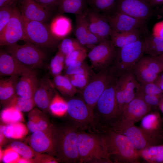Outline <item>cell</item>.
Listing matches in <instances>:
<instances>
[{"mask_svg":"<svg viewBox=\"0 0 163 163\" xmlns=\"http://www.w3.org/2000/svg\"><path fill=\"white\" fill-rule=\"evenodd\" d=\"M117 77L102 93L93 110V128L95 132L101 133L111 129L119 122L120 113L116 97Z\"/></svg>","mask_w":163,"mask_h":163,"instance_id":"1","label":"cell"},{"mask_svg":"<svg viewBox=\"0 0 163 163\" xmlns=\"http://www.w3.org/2000/svg\"><path fill=\"white\" fill-rule=\"evenodd\" d=\"M102 134L107 154L111 163H138L137 151L125 135L111 129Z\"/></svg>","mask_w":163,"mask_h":163,"instance_id":"2","label":"cell"},{"mask_svg":"<svg viewBox=\"0 0 163 163\" xmlns=\"http://www.w3.org/2000/svg\"><path fill=\"white\" fill-rule=\"evenodd\" d=\"M79 130L72 123L53 126L55 155L59 160L66 163L78 162L77 141Z\"/></svg>","mask_w":163,"mask_h":163,"instance_id":"3","label":"cell"},{"mask_svg":"<svg viewBox=\"0 0 163 163\" xmlns=\"http://www.w3.org/2000/svg\"><path fill=\"white\" fill-rule=\"evenodd\" d=\"M78 163H111L101 133L79 130L78 137Z\"/></svg>","mask_w":163,"mask_h":163,"instance_id":"4","label":"cell"},{"mask_svg":"<svg viewBox=\"0 0 163 163\" xmlns=\"http://www.w3.org/2000/svg\"><path fill=\"white\" fill-rule=\"evenodd\" d=\"M145 51L144 40L140 39L120 48L116 52L114 64L111 67L116 75L118 77L133 70Z\"/></svg>","mask_w":163,"mask_h":163,"instance_id":"5","label":"cell"},{"mask_svg":"<svg viewBox=\"0 0 163 163\" xmlns=\"http://www.w3.org/2000/svg\"><path fill=\"white\" fill-rule=\"evenodd\" d=\"M116 77L111 67L103 69L90 77L87 85L81 90L82 98L93 111L102 93Z\"/></svg>","mask_w":163,"mask_h":163,"instance_id":"6","label":"cell"},{"mask_svg":"<svg viewBox=\"0 0 163 163\" xmlns=\"http://www.w3.org/2000/svg\"><path fill=\"white\" fill-rule=\"evenodd\" d=\"M22 17L25 42L38 47L50 48L56 45L58 40L53 35L49 27L44 22L29 20L22 15Z\"/></svg>","mask_w":163,"mask_h":163,"instance_id":"7","label":"cell"},{"mask_svg":"<svg viewBox=\"0 0 163 163\" xmlns=\"http://www.w3.org/2000/svg\"><path fill=\"white\" fill-rule=\"evenodd\" d=\"M7 51L19 62L32 69L42 67L46 58L44 53L39 47L29 42L23 45L16 43L7 46Z\"/></svg>","mask_w":163,"mask_h":163,"instance_id":"8","label":"cell"},{"mask_svg":"<svg viewBox=\"0 0 163 163\" xmlns=\"http://www.w3.org/2000/svg\"><path fill=\"white\" fill-rule=\"evenodd\" d=\"M115 91L120 114L123 107L136 97L140 92L139 83L133 70L117 77Z\"/></svg>","mask_w":163,"mask_h":163,"instance_id":"9","label":"cell"},{"mask_svg":"<svg viewBox=\"0 0 163 163\" xmlns=\"http://www.w3.org/2000/svg\"><path fill=\"white\" fill-rule=\"evenodd\" d=\"M111 130L126 136L137 151L157 145L159 142L158 133L148 131L135 124L117 126Z\"/></svg>","mask_w":163,"mask_h":163,"instance_id":"10","label":"cell"},{"mask_svg":"<svg viewBox=\"0 0 163 163\" xmlns=\"http://www.w3.org/2000/svg\"><path fill=\"white\" fill-rule=\"evenodd\" d=\"M67 113L72 123L80 130L93 128V111L82 98L74 97L67 101Z\"/></svg>","mask_w":163,"mask_h":163,"instance_id":"11","label":"cell"},{"mask_svg":"<svg viewBox=\"0 0 163 163\" xmlns=\"http://www.w3.org/2000/svg\"><path fill=\"white\" fill-rule=\"evenodd\" d=\"M21 40H26L24 24L21 11L15 6L11 19L0 34V45L8 46Z\"/></svg>","mask_w":163,"mask_h":163,"instance_id":"12","label":"cell"},{"mask_svg":"<svg viewBox=\"0 0 163 163\" xmlns=\"http://www.w3.org/2000/svg\"><path fill=\"white\" fill-rule=\"evenodd\" d=\"M151 109L138 94L123 107L119 120L113 128L117 126L135 124L149 113Z\"/></svg>","mask_w":163,"mask_h":163,"instance_id":"13","label":"cell"},{"mask_svg":"<svg viewBox=\"0 0 163 163\" xmlns=\"http://www.w3.org/2000/svg\"><path fill=\"white\" fill-rule=\"evenodd\" d=\"M117 11L145 22L152 15L153 7L149 0H117Z\"/></svg>","mask_w":163,"mask_h":163,"instance_id":"14","label":"cell"},{"mask_svg":"<svg viewBox=\"0 0 163 163\" xmlns=\"http://www.w3.org/2000/svg\"><path fill=\"white\" fill-rule=\"evenodd\" d=\"M116 52L111 41L107 39L93 47L88 57L93 67L104 69L114 61Z\"/></svg>","mask_w":163,"mask_h":163,"instance_id":"15","label":"cell"},{"mask_svg":"<svg viewBox=\"0 0 163 163\" xmlns=\"http://www.w3.org/2000/svg\"><path fill=\"white\" fill-rule=\"evenodd\" d=\"M53 128L32 133L29 142L35 152L56 155Z\"/></svg>","mask_w":163,"mask_h":163,"instance_id":"16","label":"cell"},{"mask_svg":"<svg viewBox=\"0 0 163 163\" xmlns=\"http://www.w3.org/2000/svg\"><path fill=\"white\" fill-rule=\"evenodd\" d=\"M105 17L112 30L117 32L140 30L145 22L117 11L112 15H108Z\"/></svg>","mask_w":163,"mask_h":163,"instance_id":"17","label":"cell"},{"mask_svg":"<svg viewBox=\"0 0 163 163\" xmlns=\"http://www.w3.org/2000/svg\"><path fill=\"white\" fill-rule=\"evenodd\" d=\"M34 71L23 64L11 54L1 51L0 53L1 75L20 76Z\"/></svg>","mask_w":163,"mask_h":163,"instance_id":"18","label":"cell"},{"mask_svg":"<svg viewBox=\"0 0 163 163\" xmlns=\"http://www.w3.org/2000/svg\"><path fill=\"white\" fill-rule=\"evenodd\" d=\"M20 10L22 16L30 20L44 22L50 16L49 7L34 0H20Z\"/></svg>","mask_w":163,"mask_h":163,"instance_id":"19","label":"cell"},{"mask_svg":"<svg viewBox=\"0 0 163 163\" xmlns=\"http://www.w3.org/2000/svg\"><path fill=\"white\" fill-rule=\"evenodd\" d=\"M52 86L49 80L43 79L39 83L34 94L33 98L36 105L43 111L49 110L50 102L55 95Z\"/></svg>","mask_w":163,"mask_h":163,"instance_id":"20","label":"cell"},{"mask_svg":"<svg viewBox=\"0 0 163 163\" xmlns=\"http://www.w3.org/2000/svg\"><path fill=\"white\" fill-rule=\"evenodd\" d=\"M16 86V94L26 99L33 98L39 82L35 72L20 76Z\"/></svg>","mask_w":163,"mask_h":163,"instance_id":"21","label":"cell"},{"mask_svg":"<svg viewBox=\"0 0 163 163\" xmlns=\"http://www.w3.org/2000/svg\"><path fill=\"white\" fill-rule=\"evenodd\" d=\"M53 126L51 125L44 113L39 109H33L29 113L27 126L31 133L46 130Z\"/></svg>","mask_w":163,"mask_h":163,"instance_id":"22","label":"cell"},{"mask_svg":"<svg viewBox=\"0 0 163 163\" xmlns=\"http://www.w3.org/2000/svg\"><path fill=\"white\" fill-rule=\"evenodd\" d=\"M49 27L53 35L58 40L64 38L71 32L72 29L71 20L62 15L54 18Z\"/></svg>","mask_w":163,"mask_h":163,"instance_id":"23","label":"cell"},{"mask_svg":"<svg viewBox=\"0 0 163 163\" xmlns=\"http://www.w3.org/2000/svg\"><path fill=\"white\" fill-rule=\"evenodd\" d=\"M110 36L111 41L115 47L122 48L140 39L139 30L121 32L111 30Z\"/></svg>","mask_w":163,"mask_h":163,"instance_id":"24","label":"cell"},{"mask_svg":"<svg viewBox=\"0 0 163 163\" xmlns=\"http://www.w3.org/2000/svg\"><path fill=\"white\" fill-rule=\"evenodd\" d=\"M18 76H10L8 78L0 81V100L1 103L5 104L16 93V86Z\"/></svg>","mask_w":163,"mask_h":163,"instance_id":"25","label":"cell"},{"mask_svg":"<svg viewBox=\"0 0 163 163\" xmlns=\"http://www.w3.org/2000/svg\"><path fill=\"white\" fill-rule=\"evenodd\" d=\"M28 128L21 122L1 125L0 131L5 137L20 139L25 137L28 133Z\"/></svg>","mask_w":163,"mask_h":163,"instance_id":"26","label":"cell"},{"mask_svg":"<svg viewBox=\"0 0 163 163\" xmlns=\"http://www.w3.org/2000/svg\"><path fill=\"white\" fill-rule=\"evenodd\" d=\"M138 154L148 162L163 163V145H155L137 151Z\"/></svg>","mask_w":163,"mask_h":163,"instance_id":"27","label":"cell"},{"mask_svg":"<svg viewBox=\"0 0 163 163\" xmlns=\"http://www.w3.org/2000/svg\"><path fill=\"white\" fill-rule=\"evenodd\" d=\"M53 86L63 95L72 97L77 92L76 88L71 83L66 75H60L54 77L53 80Z\"/></svg>","mask_w":163,"mask_h":163,"instance_id":"28","label":"cell"},{"mask_svg":"<svg viewBox=\"0 0 163 163\" xmlns=\"http://www.w3.org/2000/svg\"><path fill=\"white\" fill-rule=\"evenodd\" d=\"M85 0H59L57 5L61 12L78 15L85 13Z\"/></svg>","mask_w":163,"mask_h":163,"instance_id":"29","label":"cell"},{"mask_svg":"<svg viewBox=\"0 0 163 163\" xmlns=\"http://www.w3.org/2000/svg\"><path fill=\"white\" fill-rule=\"evenodd\" d=\"M145 53L150 56L156 57L163 54V38L152 34L144 40Z\"/></svg>","mask_w":163,"mask_h":163,"instance_id":"30","label":"cell"},{"mask_svg":"<svg viewBox=\"0 0 163 163\" xmlns=\"http://www.w3.org/2000/svg\"><path fill=\"white\" fill-rule=\"evenodd\" d=\"M133 71L139 83L154 82L158 75L146 67L139 60L135 66Z\"/></svg>","mask_w":163,"mask_h":163,"instance_id":"31","label":"cell"},{"mask_svg":"<svg viewBox=\"0 0 163 163\" xmlns=\"http://www.w3.org/2000/svg\"><path fill=\"white\" fill-rule=\"evenodd\" d=\"M86 14L76 15L75 36L77 40L83 46H86V39L89 31Z\"/></svg>","mask_w":163,"mask_h":163,"instance_id":"32","label":"cell"},{"mask_svg":"<svg viewBox=\"0 0 163 163\" xmlns=\"http://www.w3.org/2000/svg\"><path fill=\"white\" fill-rule=\"evenodd\" d=\"M5 104L7 106L12 107L21 112H24L30 111L36 105L33 98L25 99L16 93Z\"/></svg>","mask_w":163,"mask_h":163,"instance_id":"33","label":"cell"},{"mask_svg":"<svg viewBox=\"0 0 163 163\" xmlns=\"http://www.w3.org/2000/svg\"><path fill=\"white\" fill-rule=\"evenodd\" d=\"M67 101L59 94H55L49 108L51 113L55 116L61 117L67 113Z\"/></svg>","mask_w":163,"mask_h":163,"instance_id":"34","label":"cell"},{"mask_svg":"<svg viewBox=\"0 0 163 163\" xmlns=\"http://www.w3.org/2000/svg\"><path fill=\"white\" fill-rule=\"evenodd\" d=\"M1 119L3 123L9 124L21 122L24 120L22 112L14 107L7 106L1 113Z\"/></svg>","mask_w":163,"mask_h":163,"instance_id":"35","label":"cell"},{"mask_svg":"<svg viewBox=\"0 0 163 163\" xmlns=\"http://www.w3.org/2000/svg\"><path fill=\"white\" fill-rule=\"evenodd\" d=\"M160 125L159 117L157 113H148L142 119L141 127L148 131L158 133Z\"/></svg>","mask_w":163,"mask_h":163,"instance_id":"36","label":"cell"},{"mask_svg":"<svg viewBox=\"0 0 163 163\" xmlns=\"http://www.w3.org/2000/svg\"><path fill=\"white\" fill-rule=\"evenodd\" d=\"M85 48L77 40L66 38H64L61 42L59 51L66 56L75 50Z\"/></svg>","mask_w":163,"mask_h":163,"instance_id":"37","label":"cell"},{"mask_svg":"<svg viewBox=\"0 0 163 163\" xmlns=\"http://www.w3.org/2000/svg\"><path fill=\"white\" fill-rule=\"evenodd\" d=\"M97 36L102 41L108 39L111 28L105 16L97 14Z\"/></svg>","mask_w":163,"mask_h":163,"instance_id":"38","label":"cell"},{"mask_svg":"<svg viewBox=\"0 0 163 163\" xmlns=\"http://www.w3.org/2000/svg\"><path fill=\"white\" fill-rule=\"evenodd\" d=\"M65 59V56L59 51L52 59L50 69L51 73L54 76L60 75L63 70Z\"/></svg>","mask_w":163,"mask_h":163,"instance_id":"39","label":"cell"},{"mask_svg":"<svg viewBox=\"0 0 163 163\" xmlns=\"http://www.w3.org/2000/svg\"><path fill=\"white\" fill-rule=\"evenodd\" d=\"M10 147L16 151L22 157L29 159H33L36 152L31 147L26 144L19 141H14L11 143Z\"/></svg>","mask_w":163,"mask_h":163,"instance_id":"40","label":"cell"},{"mask_svg":"<svg viewBox=\"0 0 163 163\" xmlns=\"http://www.w3.org/2000/svg\"><path fill=\"white\" fill-rule=\"evenodd\" d=\"M117 0H88L96 10L108 13L115 8Z\"/></svg>","mask_w":163,"mask_h":163,"instance_id":"41","label":"cell"},{"mask_svg":"<svg viewBox=\"0 0 163 163\" xmlns=\"http://www.w3.org/2000/svg\"><path fill=\"white\" fill-rule=\"evenodd\" d=\"M15 4L0 8V34L4 31L12 16Z\"/></svg>","mask_w":163,"mask_h":163,"instance_id":"42","label":"cell"},{"mask_svg":"<svg viewBox=\"0 0 163 163\" xmlns=\"http://www.w3.org/2000/svg\"><path fill=\"white\" fill-rule=\"evenodd\" d=\"M0 161L5 163H17L20 158V155L9 147L4 150L0 149Z\"/></svg>","mask_w":163,"mask_h":163,"instance_id":"43","label":"cell"},{"mask_svg":"<svg viewBox=\"0 0 163 163\" xmlns=\"http://www.w3.org/2000/svg\"><path fill=\"white\" fill-rule=\"evenodd\" d=\"M72 84L76 88L82 90L87 85L90 78V75L85 74L66 75Z\"/></svg>","mask_w":163,"mask_h":163,"instance_id":"44","label":"cell"},{"mask_svg":"<svg viewBox=\"0 0 163 163\" xmlns=\"http://www.w3.org/2000/svg\"><path fill=\"white\" fill-rule=\"evenodd\" d=\"M140 92L145 94L162 96L163 91L154 82L139 83Z\"/></svg>","mask_w":163,"mask_h":163,"instance_id":"45","label":"cell"},{"mask_svg":"<svg viewBox=\"0 0 163 163\" xmlns=\"http://www.w3.org/2000/svg\"><path fill=\"white\" fill-rule=\"evenodd\" d=\"M66 75L85 74L91 75L92 73L90 68L84 62L81 65L74 66H68L66 69Z\"/></svg>","mask_w":163,"mask_h":163,"instance_id":"46","label":"cell"},{"mask_svg":"<svg viewBox=\"0 0 163 163\" xmlns=\"http://www.w3.org/2000/svg\"><path fill=\"white\" fill-rule=\"evenodd\" d=\"M86 56V51L85 48L76 50L72 52L65 56V68L68 67L71 61L75 60L84 61Z\"/></svg>","mask_w":163,"mask_h":163,"instance_id":"47","label":"cell"},{"mask_svg":"<svg viewBox=\"0 0 163 163\" xmlns=\"http://www.w3.org/2000/svg\"><path fill=\"white\" fill-rule=\"evenodd\" d=\"M97 13L96 11H91L88 12L86 14L89 30L91 33L97 36Z\"/></svg>","mask_w":163,"mask_h":163,"instance_id":"48","label":"cell"},{"mask_svg":"<svg viewBox=\"0 0 163 163\" xmlns=\"http://www.w3.org/2000/svg\"><path fill=\"white\" fill-rule=\"evenodd\" d=\"M138 94L152 108L159 105L161 101L162 96L145 94L140 92Z\"/></svg>","mask_w":163,"mask_h":163,"instance_id":"49","label":"cell"},{"mask_svg":"<svg viewBox=\"0 0 163 163\" xmlns=\"http://www.w3.org/2000/svg\"><path fill=\"white\" fill-rule=\"evenodd\" d=\"M45 153H39L36 152L33 158L34 163H57L59 160L53 157L51 155Z\"/></svg>","mask_w":163,"mask_h":163,"instance_id":"50","label":"cell"},{"mask_svg":"<svg viewBox=\"0 0 163 163\" xmlns=\"http://www.w3.org/2000/svg\"><path fill=\"white\" fill-rule=\"evenodd\" d=\"M101 41L97 35L89 30L86 37V46L93 47Z\"/></svg>","mask_w":163,"mask_h":163,"instance_id":"51","label":"cell"},{"mask_svg":"<svg viewBox=\"0 0 163 163\" xmlns=\"http://www.w3.org/2000/svg\"><path fill=\"white\" fill-rule=\"evenodd\" d=\"M152 34L155 36L163 38V21L156 23L154 25Z\"/></svg>","mask_w":163,"mask_h":163,"instance_id":"52","label":"cell"},{"mask_svg":"<svg viewBox=\"0 0 163 163\" xmlns=\"http://www.w3.org/2000/svg\"><path fill=\"white\" fill-rule=\"evenodd\" d=\"M37 2L49 7L57 5L59 0H34Z\"/></svg>","mask_w":163,"mask_h":163,"instance_id":"53","label":"cell"},{"mask_svg":"<svg viewBox=\"0 0 163 163\" xmlns=\"http://www.w3.org/2000/svg\"><path fill=\"white\" fill-rule=\"evenodd\" d=\"M154 82L163 91V73L158 75Z\"/></svg>","mask_w":163,"mask_h":163,"instance_id":"54","label":"cell"},{"mask_svg":"<svg viewBox=\"0 0 163 163\" xmlns=\"http://www.w3.org/2000/svg\"><path fill=\"white\" fill-rule=\"evenodd\" d=\"M17 0H0V8L15 3Z\"/></svg>","mask_w":163,"mask_h":163,"instance_id":"55","label":"cell"},{"mask_svg":"<svg viewBox=\"0 0 163 163\" xmlns=\"http://www.w3.org/2000/svg\"><path fill=\"white\" fill-rule=\"evenodd\" d=\"M150 5L153 8L163 4V0H149Z\"/></svg>","mask_w":163,"mask_h":163,"instance_id":"56","label":"cell"},{"mask_svg":"<svg viewBox=\"0 0 163 163\" xmlns=\"http://www.w3.org/2000/svg\"><path fill=\"white\" fill-rule=\"evenodd\" d=\"M18 163H34L33 159H29L24 157L20 158L19 160Z\"/></svg>","mask_w":163,"mask_h":163,"instance_id":"57","label":"cell"},{"mask_svg":"<svg viewBox=\"0 0 163 163\" xmlns=\"http://www.w3.org/2000/svg\"><path fill=\"white\" fill-rule=\"evenodd\" d=\"M0 143L1 145L3 144L4 140L5 137L2 132L0 131Z\"/></svg>","mask_w":163,"mask_h":163,"instance_id":"58","label":"cell"},{"mask_svg":"<svg viewBox=\"0 0 163 163\" xmlns=\"http://www.w3.org/2000/svg\"><path fill=\"white\" fill-rule=\"evenodd\" d=\"M159 105H160V107L161 110L163 113V99L161 101Z\"/></svg>","mask_w":163,"mask_h":163,"instance_id":"59","label":"cell"},{"mask_svg":"<svg viewBox=\"0 0 163 163\" xmlns=\"http://www.w3.org/2000/svg\"><path fill=\"white\" fill-rule=\"evenodd\" d=\"M161 11L162 13L163 14V7L161 8Z\"/></svg>","mask_w":163,"mask_h":163,"instance_id":"60","label":"cell"}]
</instances>
